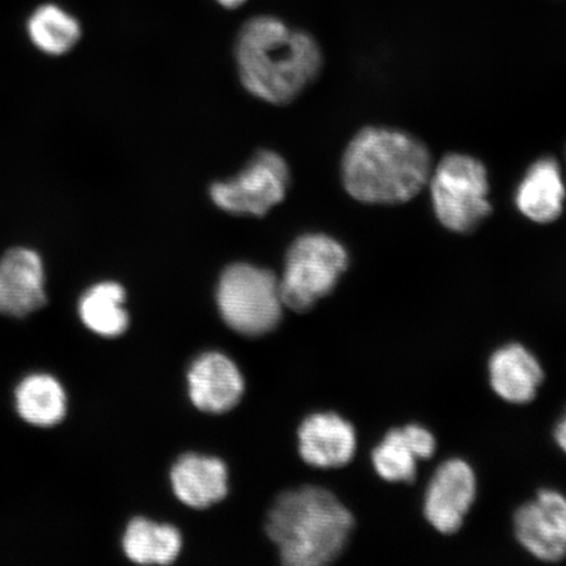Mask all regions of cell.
Here are the masks:
<instances>
[{
	"label": "cell",
	"instance_id": "obj_4",
	"mask_svg": "<svg viewBox=\"0 0 566 566\" xmlns=\"http://www.w3.org/2000/svg\"><path fill=\"white\" fill-rule=\"evenodd\" d=\"M349 265L348 252L325 233H304L289 248L280 280L283 306L306 313L334 292Z\"/></svg>",
	"mask_w": 566,
	"mask_h": 566
},
{
	"label": "cell",
	"instance_id": "obj_1",
	"mask_svg": "<svg viewBox=\"0 0 566 566\" xmlns=\"http://www.w3.org/2000/svg\"><path fill=\"white\" fill-rule=\"evenodd\" d=\"M235 60L244 88L275 105L295 101L323 66L321 46L313 35L268 15L248 20L240 30Z\"/></svg>",
	"mask_w": 566,
	"mask_h": 566
},
{
	"label": "cell",
	"instance_id": "obj_23",
	"mask_svg": "<svg viewBox=\"0 0 566 566\" xmlns=\"http://www.w3.org/2000/svg\"><path fill=\"white\" fill-rule=\"evenodd\" d=\"M216 2L224 7V9L235 10L239 9L240 6H243L247 0H216Z\"/></svg>",
	"mask_w": 566,
	"mask_h": 566
},
{
	"label": "cell",
	"instance_id": "obj_11",
	"mask_svg": "<svg viewBox=\"0 0 566 566\" xmlns=\"http://www.w3.org/2000/svg\"><path fill=\"white\" fill-rule=\"evenodd\" d=\"M190 400L208 413L229 412L244 392L242 373L221 353L202 354L188 374Z\"/></svg>",
	"mask_w": 566,
	"mask_h": 566
},
{
	"label": "cell",
	"instance_id": "obj_12",
	"mask_svg": "<svg viewBox=\"0 0 566 566\" xmlns=\"http://www.w3.org/2000/svg\"><path fill=\"white\" fill-rule=\"evenodd\" d=\"M298 436L304 462L317 469H339L356 455V429L336 413L310 416L302 423Z\"/></svg>",
	"mask_w": 566,
	"mask_h": 566
},
{
	"label": "cell",
	"instance_id": "obj_2",
	"mask_svg": "<svg viewBox=\"0 0 566 566\" xmlns=\"http://www.w3.org/2000/svg\"><path fill=\"white\" fill-rule=\"evenodd\" d=\"M433 161L419 139L385 127H366L346 147L342 177L354 200L400 205L428 186Z\"/></svg>",
	"mask_w": 566,
	"mask_h": 566
},
{
	"label": "cell",
	"instance_id": "obj_16",
	"mask_svg": "<svg viewBox=\"0 0 566 566\" xmlns=\"http://www.w3.org/2000/svg\"><path fill=\"white\" fill-rule=\"evenodd\" d=\"M17 409L21 419L35 427L51 428L66 415V394L51 375H31L17 389Z\"/></svg>",
	"mask_w": 566,
	"mask_h": 566
},
{
	"label": "cell",
	"instance_id": "obj_3",
	"mask_svg": "<svg viewBox=\"0 0 566 566\" xmlns=\"http://www.w3.org/2000/svg\"><path fill=\"white\" fill-rule=\"evenodd\" d=\"M356 521L336 495L321 486L282 493L266 520V534L289 566H323L348 546Z\"/></svg>",
	"mask_w": 566,
	"mask_h": 566
},
{
	"label": "cell",
	"instance_id": "obj_5",
	"mask_svg": "<svg viewBox=\"0 0 566 566\" xmlns=\"http://www.w3.org/2000/svg\"><path fill=\"white\" fill-rule=\"evenodd\" d=\"M217 303L224 323L248 337L263 336L277 327L285 307L277 275L247 263L224 269L218 283Z\"/></svg>",
	"mask_w": 566,
	"mask_h": 566
},
{
	"label": "cell",
	"instance_id": "obj_20",
	"mask_svg": "<svg viewBox=\"0 0 566 566\" xmlns=\"http://www.w3.org/2000/svg\"><path fill=\"white\" fill-rule=\"evenodd\" d=\"M419 460L402 428L388 430L371 454L375 472L387 483L412 484Z\"/></svg>",
	"mask_w": 566,
	"mask_h": 566
},
{
	"label": "cell",
	"instance_id": "obj_7",
	"mask_svg": "<svg viewBox=\"0 0 566 566\" xmlns=\"http://www.w3.org/2000/svg\"><path fill=\"white\" fill-rule=\"evenodd\" d=\"M290 171L285 159L274 151H260L242 172L210 188L216 207L232 216L264 217L285 200Z\"/></svg>",
	"mask_w": 566,
	"mask_h": 566
},
{
	"label": "cell",
	"instance_id": "obj_17",
	"mask_svg": "<svg viewBox=\"0 0 566 566\" xmlns=\"http://www.w3.org/2000/svg\"><path fill=\"white\" fill-rule=\"evenodd\" d=\"M125 289L117 282H102L83 294L80 315L88 329L104 337L122 336L129 327L124 308Z\"/></svg>",
	"mask_w": 566,
	"mask_h": 566
},
{
	"label": "cell",
	"instance_id": "obj_13",
	"mask_svg": "<svg viewBox=\"0 0 566 566\" xmlns=\"http://www.w3.org/2000/svg\"><path fill=\"white\" fill-rule=\"evenodd\" d=\"M488 374L493 392L514 406H526L534 401L544 381L539 359L526 346L514 343L492 354Z\"/></svg>",
	"mask_w": 566,
	"mask_h": 566
},
{
	"label": "cell",
	"instance_id": "obj_22",
	"mask_svg": "<svg viewBox=\"0 0 566 566\" xmlns=\"http://www.w3.org/2000/svg\"><path fill=\"white\" fill-rule=\"evenodd\" d=\"M554 434L558 448H560L566 455V412L563 419L556 424Z\"/></svg>",
	"mask_w": 566,
	"mask_h": 566
},
{
	"label": "cell",
	"instance_id": "obj_6",
	"mask_svg": "<svg viewBox=\"0 0 566 566\" xmlns=\"http://www.w3.org/2000/svg\"><path fill=\"white\" fill-rule=\"evenodd\" d=\"M429 184L438 221L450 231L472 232L492 212L486 168L475 158L448 155L431 172Z\"/></svg>",
	"mask_w": 566,
	"mask_h": 566
},
{
	"label": "cell",
	"instance_id": "obj_8",
	"mask_svg": "<svg viewBox=\"0 0 566 566\" xmlns=\"http://www.w3.org/2000/svg\"><path fill=\"white\" fill-rule=\"evenodd\" d=\"M478 478L463 459L446 460L430 479L423 499V515L443 535L458 533L475 504Z\"/></svg>",
	"mask_w": 566,
	"mask_h": 566
},
{
	"label": "cell",
	"instance_id": "obj_19",
	"mask_svg": "<svg viewBox=\"0 0 566 566\" xmlns=\"http://www.w3.org/2000/svg\"><path fill=\"white\" fill-rule=\"evenodd\" d=\"M28 34L42 53L63 55L73 51L81 40L82 28L80 21L61 7L45 4L28 21Z\"/></svg>",
	"mask_w": 566,
	"mask_h": 566
},
{
	"label": "cell",
	"instance_id": "obj_14",
	"mask_svg": "<svg viewBox=\"0 0 566 566\" xmlns=\"http://www.w3.org/2000/svg\"><path fill=\"white\" fill-rule=\"evenodd\" d=\"M176 497L193 509H207L222 501L229 492L228 467L221 459L187 454L171 471Z\"/></svg>",
	"mask_w": 566,
	"mask_h": 566
},
{
	"label": "cell",
	"instance_id": "obj_9",
	"mask_svg": "<svg viewBox=\"0 0 566 566\" xmlns=\"http://www.w3.org/2000/svg\"><path fill=\"white\" fill-rule=\"evenodd\" d=\"M516 541L531 556L544 563L566 558V497L542 490L514 514Z\"/></svg>",
	"mask_w": 566,
	"mask_h": 566
},
{
	"label": "cell",
	"instance_id": "obj_21",
	"mask_svg": "<svg viewBox=\"0 0 566 566\" xmlns=\"http://www.w3.org/2000/svg\"><path fill=\"white\" fill-rule=\"evenodd\" d=\"M410 444L420 460L433 458L437 451V440L433 433L422 424L409 423L402 427Z\"/></svg>",
	"mask_w": 566,
	"mask_h": 566
},
{
	"label": "cell",
	"instance_id": "obj_10",
	"mask_svg": "<svg viewBox=\"0 0 566 566\" xmlns=\"http://www.w3.org/2000/svg\"><path fill=\"white\" fill-rule=\"evenodd\" d=\"M45 271L40 254L17 247L0 259V314L24 317L45 306Z\"/></svg>",
	"mask_w": 566,
	"mask_h": 566
},
{
	"label": "cell",
	"instance_id": "obj_15",
	"mask_svg": "<svg viewBox=\"0 0 566 566\" xmlns=\"http://www.w3.org/2000/svg\"><path fill=\"white\" fill-rule=\"evenodd\" d=\"M565 197L560 166L555 159L544 158L528 169L516 190L515 203L531 221L551 223L563 214Z\"/></svg>",
	"mask_w": 566,
	"mask_h": 566
},
{
	"label": "cell",
	"instance_id": "obj_18",
	"mask_svg": "<svg viewBox=\"0 0 566 566\" xmlns=\"http://www.w3.org/2000/svg\"><path fill=\"white\" fill-rule=\"evenodd\" d=\"M123 546L134 563L168 565L180 554L181 535L172 526L136 518L126 528Z\"/></svg>",
	"mask_w": 566,
	"mask_h": 566
}]
</instances>
